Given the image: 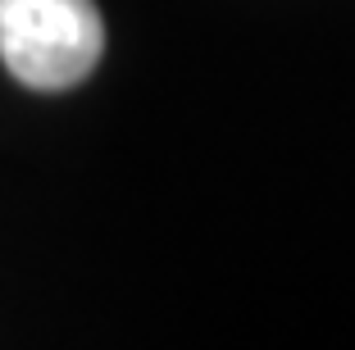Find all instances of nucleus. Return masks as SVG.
Instances as JSON below:
<instances>
[{
  "mask_svg": "<svg viewBox=\"0 0 355 350\" xmlns=\"http://www.w3.org/2000/svg\"><path fill=\"white\" fill-rule=\"evenodd\" d=\"M105 51L96 0H0V60L32 91L83 82Z\"/></svg>",
  "mask_w": 355,
  "mask_h": 350,
  "instance_id": "1",
  "label": "nucleus"
}]
</instances>
